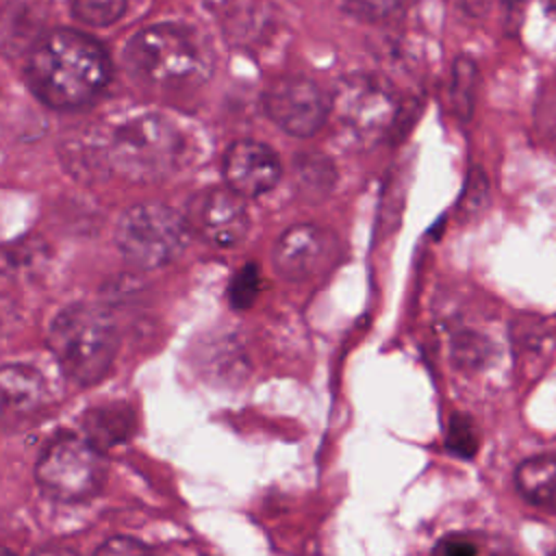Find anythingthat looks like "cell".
I'll return each instance as SVG.
<instances>
[{
  "label": "cell",
  "instance_id": "obj_1",
  "mask_svg": "<svg viewBox=\"0 0 556 556\" xmlns=\"http://www.w3.org/2000/svg\"><path fill=\"white\" fill-rule=\"evenodd\" d=\"M26 78L33 93L52 109H78L96 100L109 78L106 50L78 30L48 33L30 52Z\"/></svg>",
  "mask_w": 556,
  "mask_h": 556
},
{
  "label": "cell",
  "instance_id": "obj_21",
  "mask_svg": "<svg viewBox=\"0 0 556 556\" xmlns=\"http://www.w3.org/2000/svg\"><path fill=\"white\" fill-rule=\"evenodd\" d=\"M489 195V182H486V176L480 167H473L469 174H467V180H465V191H463V198L458 202L460 211L463 213H476L482 208L484 200Z\"/></svg>",
  "mask_w": 556,
  "mask_h": 556
},
{
  "label": "cell",
  "instance_id": "obj_23",
  "mask_svg": "<svg viewBox=\"0 0 556 556\" xmlns=\"http://www.w3.org/2000/svg\"><path fill=\"white\" fill-rule=\"evenodd\" d=\"M454 352L458 354V361L467 363H478L482 356V352H486V343L480 339V337H460L456 343H454Z\"/></svg>",
  "mask_w": 556,
  "mask_h": 556
},
{
  "label": "cell",
  "instance_id": "obj_8",
  "mask_svg": "<svg viewBox=\"0 0 556 556\" xmlns=\"http://www.w3.org/2000/svg\"><path fill=\"white\" fill-rule=\"evenodd\" d=\"M265 115L287 135L311 137L330 115V98L304 76H280L263 93Z\"/></svg>",
  "mask_w": 556,
  "mask_h": 556
},
{
  "label": "cell",
  "instance_id": "obj_10",
  "mask_svg": "<svg viewBox=\"0 0 556 556\" xmlns=\"http://www.w3.org/2000/svg\"><path fill=\"white\" fill-rule=\"evenodd\" d=\"M222 172L228 189L241 198H258L278 185L282 165L269 146L254 139H239L226 150Z\"/></svg>",
  "mask_w": 556,
  "mask_h": 556
},
{
  "label": "cell",
  "instance_id": "obj_3",
  "mask_svg": "<svg viewBox=\"0 0 556 556\" xmlns=\"http://www.w3.org/2000/svg\"><path fill=\"white\" fill-rule=\"evenodd\" d=\"M185 154L180 128L161 113H137L109 135L106 159L124 176L148 180L174 172Z\"/></svg>",
  "mask_w": 556,
  "mask_h": 556
},
{
  "label": "cell",
  "instance_id": "obj_12",
  "mask_svg": "<svg viewBox=\"0 0 556 556\" xmlns=\"http://www.w3.org/2000/svg\"><path fill=\"white\" fill-rule=\"evenodd\" d=\"M48 397L41 371L24 363L0 367V421H15L33 415Z\"/></svg>",
  "mask_w": 556,
  "mask_h": 556
},
{
  "label": "cell",
  "instance_id": "obj_20",
  "mask_svg": "<svg viewBox=\"0 0 556 556\" xmlns=\"http://www.w3.org/2000/svg\"><path fill=\"white\" fill-rule=\"evenodd\" d=\"M406 0H348L345 11L365 22H382L395 17Z\"/></svg>",
  "mask_w": 556,
  "mask_h": 556
},
{
  "label": "cell",
  "instance_id": "obj_2",
  "mask_svg": "<svg viewBox=\"0 0 556 556\" xmlns=\"http://www.w3.org/2000/svg\"><path fill=\"white\" fill-rule=\"evenodd\" d=\"M117 326L98 304H72L50 324L48 345L67 378L78 384L100 382L117 354Z\"/></svg>",
  "mask_w": 556,
  "mask_h": 556
},
{
  "label": "cell",
  "instance_id": "obj_24",
  "mask_svg": "<svg viewBox=\"0 0 556 556\" xmlns=\"http://www.w3.org/2000/svg\"><path fill=\"white\" fill-rule=\"evenodd\" d=\"M434 552H443L450 556H469L478 552V545H473L463 536H445L434 545Z\"/></svg>",
  "mask_w": 556,
  "mask_h": 556
},
{
  "label": "cell",
  "instance_id": "obj_18",
  "mask_svg": "<svg viewBox=\"0 0 556 556\" xmlns=\"http://www.w3.org/2000/svg\"><path fill=\"white\" fill-rule=\"evenodd\" d=\"M72 13L87 26H111L126 11V0H72Z\"/></svg>",
  "mask_w": 556,
  "mask_h": 556
},
{
  "label": "cell",
  "instance_id": "obj_15",
  "mask_svg": "<svg viewBox=\"0 0 556 556\" xmlns=\"http://www.w3.org/2000/svg\"><path fill=\"white\" fill-rule=\"evenodd\" d=\"M476 91H478V67L469 56H458L452 67L450 78V104L456 117L467 122L476 106Z\"/></svg>",
  "mask_w": 556,
  "mask_h": 556
},
{
  "label": "cell",
  "instance_id": "obj_26",
  "mask_svg": "<svg viewBox=\"0 0 556 556\" xmlns=\"http://www.w3.org/2000/svg\"><path fill=\"white\" fill-rule=\"evenodd\" d=\"M543 7H545V13L556 17V0H543Z\"/></svg>",
  "mask_w": 556,
  "mask_h": 556
},
{
  "label": "cell",
  "instance_id": "obj_14",
  "mask_svg": "<svg viewBox=\"0 0 556 556\" xmlns=\"http://www.w3.org/2000/svg\"><path fill=\"white\" fill-rule=\"evenodd\" d=\"M132 426V415L124 406H106L85 415V428L93 445H109L128 437Z\"/></svg>",
  "mask_w": 556,
  "mask_h": 556
},
{
  "label": "cell",
  "instance_id": "obj_22",
  "mask_svg": "<svg viewBox=\"0 0 556 556\" xmlns=\"http://www.w3.org/2000/svg\"><path fill=\"white\" fill-rule=\"evenodd\" d=\"M96 552L98 554H139V552H148V545H143L132 536H113L106 543H102Z\"/></svg>",
  "mask_w": 556,
  "mask_h": 556
},
{
  "label": "cell",
  "instance_id": "obj_4",
  "mask_svg": "<svg viewBox=\"0 0 556 556\" xmlns=\"http://www.w3.org/2000/svg\"><path fill=\"white\" fill-rule=\"evenodd\" d=\"M130 72L154 87H182L206 76L208 56L200 39L178 24L139 30L126 48Z\"/></svg>",
  "mask_w": 556,
  "mask_h": 556
},
{
  "label": "cell",
  "instance_id": "obj_25",
  "mask_svg": "<svg viewBox=\"0 0 556 556\" xmlns=\"http://www.w3.org/2000/svg\"><path fill=\"white\" fill-rule=\"evenodd\" d=\"M204 2L215 13H235V9L239 7V0H204Z\"/></svg>",
  "mask_w": 556,
  "mask_h": 556
},
{
  "label": "cell",
  "instance_id": "obj_5",
  "mask_svg": "<svg viewBox=\"0 0 556 556\" xmlns=\"http://www.w3.org/2000/svg\"><path fill=\"white\" fill-rule=\"evenodd\" d=\"M191 239L189 219L176 208L159 202H143L128 208L115 228L119 254L143 269L174 261Z\"/></svg>",
  "mask_w": 556,
  "mask_h": 556
},
{
  "label": "cell",
  "instance_id": "obj_9",
  "mask_svg": "<svg viewBox=\"0 0 556 556\" xmlns=\"http://www.w3.org/2000/svg\"><path fill=\"white\" fill-rule=\"evenodd\" d=\"M189 224L217 248L239 245L250 230L245 202L232 189H208L200 193L191 204Z\"/></svg>",
  "mask_w": 556,
  "mask_h": 556
},
{
  "label": "cell",
  "instance_id": "obj_6",
  "mask_svg": "<svg viewBox=\"0 0 556 556\" xmlns=\"http://www.w3.org/2000/svg\"><path fill=\"white\" fill-rule=\"evenodd\" d=\"M104 473L100 447L76 434L54 439L35 463V480L61 502L89 500L102 489Z\"/></svg>",
  "mask_w": 556,
  "mask_h": 556
},
{
  "label": "cell",
  "instance_id": "obj_7",
  "mask_svg": "<svg viewBox=\"0 0 556 556\" xmlns=\"http://www.w3.org/2000/svg\"><path fill=\"white\" fill-rule=\"evenodd\" d=\"M397 106L391 89L369 74L343 78L330 100V111L334 109L343 132L365 146L389 135Z\"/></svg>",
  "mask_w": 556,
  "mask_h": 556
},
{
  "label": "cell",
  "instance_id": "obj_17",
  "mask_svg": "<svg viewBox=\"0 0 556 556\" xmlns=\"http://www.w3.org/2000/svg\"><path fill=\"white\" fill-rule=\"evenodd\" d=\"M478 447H480V437L471 417L454 413L447 421L445 450L458 458H473Z\"/></svg>",
  "mask_w": 556,
  "mask_h": 556
},
{
  "label": "cell",
  "instance_id": "obj_13",
  "mask_svg": "<svg viewBox=\"0 0 556 556\" xmlns=\"http://www.w3.org/2000/svg\"><path fill=\"white\" fill-rule=\"evenodd\" d=\"M515 486L530 506L556 513V456H532L519 463Z\"/></svg>",
  "mask_w": 556,
  "mask_h": 556
},
{
  "label": "cell",
  "instance_id": "obj_19",
  "mask_svg": "<svg viewBox=\"0 0 556 556\" xmlns=\"http://www.w3.org/2000/svg\"><path fill=\"white\" fill-rule=\"evenodd\" d=\"M261 289V269L256 263L243 265L230 280L228 302L237 311H245L254 304Z\"/></svg>",
  "mask_w": 556,
  "mask_h": 556
},
{
  "label": "cell",
  "instance_id": "obj_11",
  "mask_svg": "<svg viewBox=\"0 0 556 556\" xmlns=\"http://www.w3.org/2000/svg\"><path fill=\"white\" fill-rule=\"evenodd\" d=\"M334 239L315 224H295L287 228L271 252L276 271L287 280H306L321 271L332 258Z\"/></svg>",
  "mask_w": 556,
  "mask_h": 556
},
{
  "label": "cell",
  "instance_id": "obj_16",
  "mask_svg": "<svg viewBox=\"0 0 556 556\" xmlns=\"http://www.w3.org/2000/svg\"><path fill=\"white\" fill-rule=\"evenodd\" d=\"M295 182L298 189L306 195H321L328 193L334 185V167L324 154H300L295 159Z\"/></svg>",
  "mask_w": 556,
  "mask_h": 556
},
{
  "label": "cell",
  "instance_id": "obj_27",
  "mask_svg": "<svg viewBox=\"0 0 556 556\" xmlns=\"http://www.w3.org/2000/svg\"><path fill=\"white\" fill-rule=\"evenodd\" d=\"M526 0H506V7L508 11H517V7H521Z\"/></svg>",
  "mask_w": 556,
  "mask_h": 556
}]
</instances>
